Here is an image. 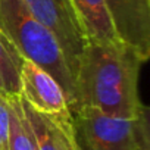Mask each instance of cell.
I'll return each mask as SVG.
<instances>
[{
	"label": "cell",
	"mask_w": 150,
	"mask_h": 150,
	"mask_svg": "<svg viewBox=\"0 0 150 150\" xmlns=\"http://www.w3.org/2000/svg\"><path fill=\"white\" fill-rule=\"evenodd\" d=\"M141 60L124 43H88L75 75L78 108L91 106L116 118H138Z\"/></svg>",
	"instance_id": "obj_1"
},
{
	"label": "cell",
	"mask_w": 150,
	"mask_h": 150,
	"mask_svg": "<svg viewBox=\"0 0 150 150\" xmlns=\"http://www.w3.org/2000/svg\"><path fill=\"white\" fill-rule=\"evenodd\" d=\"M0 33L19 54L50 74L62 87L71 113L78 109L75 81L54 35L25 8L22 0H0Z\"/></svg>",
	"instance_id": "obj_2"
},
{
	"label": "cell",
	"mask_w": 150,
	"mask_h": 150,
	"mask_svg": "<svg viewBox=\"0 0 150 150\" xmlns=\"http://www.w3.org/2000/svg\"><path fill=\"white\" fill-rule=\"evenodd\" d=\"M77 150H138L144 131L150 127L149 109L138 118H116L96 108L81 106L72 113Z\"/></svg>",
	"instance_id": "obj_3"
},
{
	"label": "cell",
	"mask_w": 150,
	"mask_h": 150,
	"mask_svg": "<svg viewBox=\"0 0 150 150\" xmlns=\"http://www.w3.org/2000/svg\"><path fill=\"white\" fill-rule=\"evenodd\" d=\"M22 3L28 12L54 35L75 81L80 59L88 40L71 0H22Z\"/></svg>",
	"instance_id": "obj_4"
},
{
	"label": "cell",
	"mask_w": 150,
	"mask_h": 150,
	"mask_svg": "<svg viewBox=\"0 0 150 150\" xmlns=\"http://www.w3.org/2000/svg\"><path fill=\"white\" fill-rule=\"evenodd\" d=\"M115 34L144 63L150 56V0H105Z\"/></svg>",
	"instance_id": "obj_5"
},
{
	"label": "cell",
	"mask_w": 150,
	"mask_h": 150,
	"mask_svg": "<svg viewBox=\"0 0 150 150\" xmlns=\"http://www.w3.org/2000/svg\"><path fill=\"white\" fill-rule=\"evenodd\" d=\"M21 99L41 113L71 112L62 87L52 75L24 57L21 62Z\"/></svg>",
	"instance_id": "obj_6"
},
{
	"label": "cell",
	"mask_w": 150,
	"mask_h": 150,
	"mask_svg": "<svg viewBox=\"0 0 150 150\" xmlns=\"http://www.w3.org/2000/svg\"><path fill=\"white\" fill-rule=\"evenodd\" d=\"M19 100L35 150H77L71 112L57 115L41 113L21 97Z\"/></svg>",
	"instance_id": "obj_7"
},
{
	"label": "cell",
	"mask_w": 150,
	"mask_h": 150,
	"mask_svg": "<svg viewBox=\"0 0 150 150\" xmlns=\"http://www.w3.org/2000/svg\"><path fill=\"white\" fill-rule=\"evenodd\" d=\"M77 12L88 43H116L119 41L105 0H71Z\"/></svg>",
	"instance_id": "obj_8"
},
{
	"label": "cell",
	"mask_w": 150,
	"mask_h": 150,
	"mask_svg": "<svg viewBox=\"0 0 150 150\" xmlns=\"http://www.w3.org/2000/svg\"><path fill=\"white\" fill-rule=\"evenodd\" d=\"M21 62L19 52L0 33V94L8 99L21 97Z\"/></svg>",
	"instance_id": "obj_9"
},
{
	"label": "cell",
	"mask_w": 150,
	"mask_h": 150,
	"mask_svg": "<svg viewBox=\"0 0 150 150\" xmlns=\"http://www.w3.org/2000/svg\"><path fill=\"white\" fill-rule=\"evenodd\" d=\"M9 103V140L8 150H35L19 97L8 99Z\"/></svg>",
	"instance_id": "obj_10"
},
{
	"label": "cell",
	"mask_w": 150,
	"mask_h": 150,
	"mask_svg": "<svg viewBox=\"0 0 150 150\" xmlns=\"http://www.w3.org/2000/svg\"><path fill=\"white\" fill-rule=\"evenodd\" d=\"M9 103L8 97L0 94V150H8L9 140Z\"/></svg>",
	"instance_id": "obj_11"
},
{
	"label": "cell",
	"mask_w": 150,
	"mask_h": 150,
	"mask_svg": "<svg viewBox=\"0 0 150 150\" xmlns=\"http://www.w3.org/2000/svg\"><path fill=\"white\" fill-rule=\"evenodd\" d=\"M138 150H150V127L144 131L141 141H140V146H138Z\"/></svg>",
	"instance_id": "obj_12"
}]
</instances>
